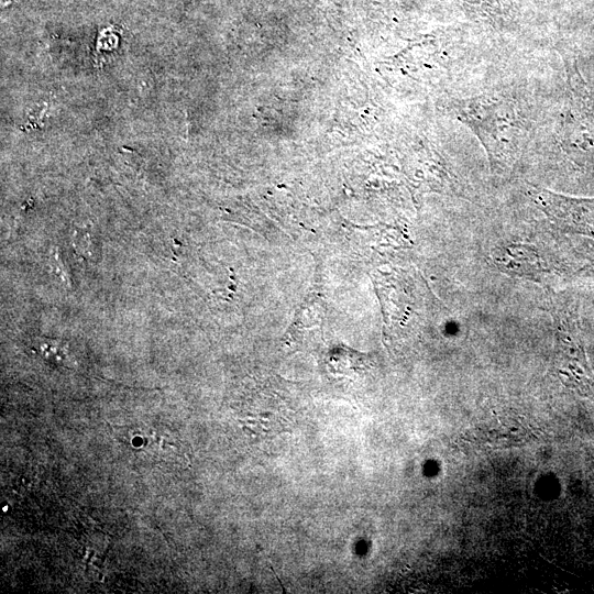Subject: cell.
<instances>
[{"label": "cell", "mask_w": 594, "mask_h": 594, "mask_svg": "<svg viewBox=\"0 0 594 594\" xmlns=\"http://www.w3.org/2000/svg\"><path fill=\"white\" fill-rule=\"evenodd\" d=\"M538 202L562 230L594 239V199H574L542 191Z\"/></svg>", "instance_id": "cell-2"}, {"label": "cell", "mask_w": 594, "mask_h": 594, "mask_svg": "<svg viewBox=\"0 0 594 594\" xmlns=\"http://www.w3.org/2000/svg\"><path fill=\"white\" fill-rule=\"evenodd\" d=\"M552 316L560 381L580 394H591L594 378L585 356L575 310L570 306H559Z\"/></svg>", "instance_id": "cell-1"}, {"label": "cell", "mask_w": 594, "mask_h": 594, "mask_svg": "<svg viewBox=\"0 0 594 594\" xmlns=\"http://www.w3.org/2000/svg\"><path fill=\"white\" fill-rule=\"evenodd\" d=\"M539 256L528 246L508 245L495 253V263L508 273H516L519 276L537 277L544 272V267Z\"/></svg>", "instance_id": "cell-3"}, {"label": "cell", "mask_w": 594, "mask_h": 594, "mask_svg": "<svg viewBox=\"0 0 594 594\" xmlns=\"http://www.w3.org/2000/svg\"><path fill=\"white\" fill-rule=\"evenodd\" d=\"M327 364L332 374L358 375L369 367V359L365 354L340 346L328 353Z\"/></svg>", "instance_id": "cell-4"}, {"label": "cell", "mask_w": 594, "mask_h": 594, "mask_svg": "<svg viewBox=\"0 0 594 594\" xmlns=\"http://www.w3.org/2000/svg\"><path fill=\"white\" fill-rule=\"evenodd\" d=\"M89 245L88 233H74V248L78 254L85 256L88 253Z\"/></svg>", "instance_id": "cell-5"}]
</instances>
